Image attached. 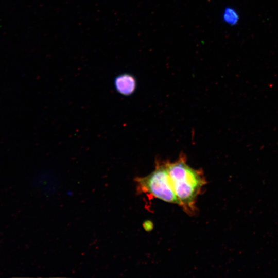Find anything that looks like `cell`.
I'll return each mask as SVG.
<instances>
[{
    "instance_id": "7a4b0ae2",
    "label": "cell",
    "mask_w": 278,
    "mask_h": 278,
    "mask_svg": "<svg viewBox=\"0 0 278 278\" xmlns=\"http://www.w3.org/2000/svg\"><path fill=\"white\" fill-rule=\"evenodd\" d=\"M138 187L165 202L180 205L165 163H158L151 173L135 179Z\"/></svg>"
},
{
    "instance_id": "6da1fadb",
    "label": "cell",
    "mask_w": 278,
    "mask_h": 278,
    "mask_svg": "<svg viewBox=\"0 0 278 278\" xmlns=\"http://www.w3.org/2000/svg\"><path fill=\"white\" fill-rule=\"evenodd\" d=\"M166 165L180 205L192 210L205 184L203 175L199 170L192 168L186 163L183 154L177 161L166 162Z\"/></svg>"
},
{
    "instance_id": "277c9868",
    "label": "cell",
    "mask_w": 278,
    "mask_h": 278,
    "mask_svg": "<svg viewBox=\"0 0 278 278\" xmlns=\"http://www.w3.org/2000/svg\"><path fill=\"white\" fill-rule=\"evenodd\" d=\"M222 19L224 23L232 26L236 25L239 20L237 11L233 8L227 7L223 11Z\"/></svg>"
},
{
    "instance_id": "3957f363",
    "label": "cell",
    "mask_w": 278,
    "mask_h": 278,
    "mask_svg": "<svg viewBox=\"0 0 278 278\" xmlns=\"http://www.w3.org/2000/svg\"><path fill=\"white\" fill-rule=\"evenodd\" d=\"M114 86L119 94L129 96L132 95L137 88V81L132 74L124 73L117 75L114 79Z\"/></svg>"
}]
</instances>
